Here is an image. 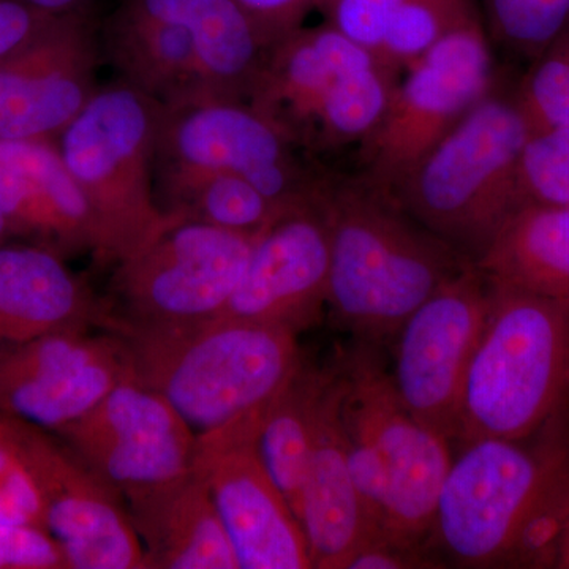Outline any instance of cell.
Masks as SVG:
<instances>
[{
	"label": "cell",
	"mask_w": 569,
	"mask_h": 569,
	"mask_svg": "<svg viewBox=\"0 0 569 569\" xmlns=\"http://www.w3.org/2000/svg\"><path fill=\"white\" fill-rule=\"evenodd\" d=\"M258 236L174 216L162 233L116 264L118 305L112 306L137 325L219 317L244 276Z\"/></svg>",
	"instance_id": "7c38bea8"
},
{
	"label": "cell",
	"mask_w": 569,
	"mask_h": 569,
	"mask_svg": "<svg viewBox=\"0 0 569 569\" xmlns=\"http://www.w3.org/2000/svg\"><path fill=\"white\" fill-rule=\"evenodd\" d=\"M112 332L129 348L137 377L197 433L264 411L305 361L296 332L238 318L151 326L119 316Z\"/></svg>",
	"instance_id": "3957f363"
},
{
	"label": "cell",
	"mask_w": 569,
	"mask_h": 569,
	"mask_svg": "<svg viewBox=\"0 0 569 569\" xmlns=\"http://www.w3.org/2000/svg\"><path fill=\"white\" fill-rule=\"evenodd\" d=\"M102 52L91 13L66 14L0 61V140H58L99 91Z\"/></svg>",
	"instance_id": "ac0fdd59"
},
{
	"label": "cell",
	"mask_w": 569,
	"mask_h": 569,
	"mask_svg": "<svg viewBox=\"0 0 569 569\" xmlns=\"http://www.w3.org/2000/svg\"><path fill=\"white\" fill-rule=\"evenodd\" d=\"M512 92L531 133L569 126V22L531 61Z\"/></svg>",
	"instance_id": "f1b7e54d"
},
{
	"label": "cell",
	"mask_w": 569,
	"mask_h": 569,
	"mask_svg": "<svg viewBox=\"0 0 569 569\" xmlns=\"http://www.w3.org/2000/svg\"><path fill=\"white\" fill-rule=\"evenodd\" d=\"M51 18L22 0H0V61L20 50Z\"/></svg>",
	"instance_id": "d590c367"
},
{
	"label": "cell",
	"mask_w": 569,
	"mask_h": 569,
	"mask_svg": "<svg viewBox=\"0 0 569 569\" xmlns=\"http://www.w3.org/2000/svg\"><path fill=\"white\" fill-rule=\"evenodd\" d=\"M164 212L236 231L260 234L282 217V209L242 176L209 173L159 190Z\"/></svg>",
	"instance_id": "484cf974"
},
{
	"label": "cell",
	"mask_w": 569,
	"mask_h": 569,
	"mask_svg": "<svg viewBox=\"0 0 569 569\" xmlns=\"http://www.w3.org/2000/svg\"><path fill=\"white\" fill-rule=\"evenodd\" d=\"M0 522L43 527V503L17 421L0 415Z\"/></svg>",
	"instance_id": "4dcf8cb0"
},
{
	"label": "cell",
	"mask_w": 569,
	"mask_h": 569,
	"mask_svg": "<svg viewBox=\"0 0 569 569\" xmlns=\"http://www.w3.org/2000/svg\"><path fill=\"white\" fill-rule=\"evenodd\" d=\"M490 43L535 58L569 22V0H481Z\"/></svg>",
	"instance_id": "83f0119b"
},
{
	"label": "cell",
	"mask_w": 569,
	"mask_h": 569,
	"mask_svg": "<svg viewBox=\"0 0 569 569\" xmlns=\"http://www.w3.org/2000/svg\"><path fill=\"white\" fill-rule=\"evenodd\" d=\"M133 376L114 332H52L0 350V415L54 433Z\"/></svg>",
	"instance_id": "2e32d148"
},
{
	"label": "cell",
	"mask_w": 569,
	"mask_h": 569,
	"mask_svg": "<svg viewBox=\"0 0 569 569\" xmlns=\"http://www.w3.org/2000/svg\"><path fill=\"white\" fill-rule=\"evenodd\" d=\"M478 20L477 0H406L389 22L376 59L400 77L438 41Z\"/></svg>",
	"instance_id": "4316f807"
},
{
	"label": "cell",
	"mask_w": 569,
	"mask_h": 569,
	"mask_svg": "<svg viewBox=\"0 0 569 569\" xmlns=\"http://www.w3.org/2000/svg\"><path fill=\"white\" fill-rule=\"evenodd\" d=\"M490 282L569 301V206H523L479 258Z\"/></svg>",
	"instance_id": "cb8c5ba5"
},
{
	"label": "cell",
	"mask_w": 569,
	"mask_h": 569,
	"mask_svg": "<svg viewBox=\"0 0 569 569\" xmlns=\"http://www.w3.org/2000/svg\"><path fill=\"white\" fill-rule=\"evenodd\" d=\"M530 133L515 92L496 88L391 193L427 230L478 263L519 209V159Z\"/></svg>",
	"instance_id": "8992f818"
},
{
	"label": "cell",
	"mask_w": 569,
	"mask_h": 569,
	"mask_svg": "<svg viewBox=\"0 0 569 569\" xmlns=\"http://www.w3.org/2000/svg\"><path fill=\"white\" fill-rule=\"evenodd\" d=\"M556 567L569 569V509L567 519H565L563 529H561L559 548H557Z\"/></svg>",
	"instance_id": "74e56055"
},
{
	"label": "cell",
	"mask_w": 569,
	"mask_h": 569,
	"mask_svg": "<svg viewBox=\"0 0 569 569\" xmlns=\"http://www.w3.org/2000/svg\"><path fill=\"white\" fill-rule=\"evenodd\" d=\"M443 561L438 559L430 546L410 545L397 541L387 535H372L362 541L348 560L346 569H422L441 568Z\"/></svg>",
	"instance_id": "836d02e7"
},
{
	"label": "cell",
	"mask_w": 569,
	"mask_h": 569,
	"mask_svg": "<svg viewBox=\"0 0 569 569\" xmlns=\"http://www.w3.org/2000/svg\"><path fill=\"white\" fill-rule=\"evenodd\" d=\"M0 569H69V561L43 527L0 522Z\"/></svg>",
	"instance_id": "d6a6232c"
},
{
	"label": "cell",
	"mask_w": 569,
	"mask_h": 569,
	"mask_svg": "<svg viewBox=\"0 0 569 569\" xmlns=\"http://www.w3.org/2000/svg\"><path fill=\"white\" fill-rule=\"evenodd\" d=\"M489 284L488 316L460 399L462 445L535 436L559 417L569 391V301Z\"/></svg>",
	"instance_id": "277c9868"
},
{
	"label": "cell",
	"mask_w": 569,
	"mask_h": 569,
	"mask_svg": "<svg viewBox=\"0 0 569 569\" xmlns=\"http://www.w3.org/2000/svg\"><path fill=\"white\" fill-rule=\"evenodd\" d=\"M328 310L366 346L395 339L407 318L473 261L419 223L389 190L329 168Z\"/></svg>",
	"instance_id": "7a4b0ae2"
},
{
	"label": "cell",
	"mask_w": 569,
	"mask_h": 569,
	"mask_svg": "<svg viewBox=\"0 0 569 569\" xmlns=\"http://www.w3.org/2000/svg\"><path fill=\"white\" fill-rule=\"evenodd\" d=\"M163 107L126 81L99 88L58 137L93 223L96 260L118 264L173 222L153 187V153Z\"/></svg>",
	"instance_id": "52a82bcc"
},
{
	"label": "cell",
	"mask_w": 569,
	"mask_h": 569,
	"mask_svg": "<svg viewBox=\"0 0 569 569\" xmlns=\"http://www.w3.org/2000/svg\"><path fill=\"white\" fill-rule=\"evenodd\" d=\"M32 9L51 17H66V14L91 13L92 0H22Z\"/></svg>",
	"instance_id": "8d00e7d4"
},
{
	"label": "cell",
	"mask_w": 569,
	"mask_h": 569,
	"mask_svg": "<svg viewBox=\"0 0 569 569\" xmlns=\"http://www.w3.org/2000/svg\"><path fill=\"white\" fill-rule=\"evenodd\" d=\"M119 312L36 244L0 246V350L61 331L112 332Z\"/></svg>",
	"instance_id": "44dd1931"
},
{
	"label": "cell",
	"mask_w": 569,
	"mask_h": 569,
	"mask_svg": "<svg viewBox=\"0 0 569 569\" xmlns=\"http://www.w3.org/2000/svg\"><path fill=\"white\" fill-rule=\"evenodd\" d=\"M7 238H10L9 228H7L6 217L0 212V246L6 244Z\"/></svg>",
	"instance_id": "f35d334b"
},
{
	"label": "cell",
	"mask_w": 569,
	"mask_h": 569,
	"mask_svg": "<svg viewBox=\"0 0 569 569\" xmlns=\"http://www.w3.org/2000/svg\"><path fill=\"white\" fill-rule=\"evenodd\" d=\"M406 0H323L326 22L376 58L396 10Z\"/></svg>",
	"instance_id": "1f68e13d"
},
{
	"label": "cell",
	"mask_w": 569,
	"mask_h": 569,
	"mask_svg": "<svg viewBox=\"0 0 569 569\" xmlns=\"http://www.w3.org/2000/svg\"><path fill=\"white\" fill-rule=\"evenodd\" d=\"M340 411L350 443L373 449L388 470L389 498L381 533L430 546L441 488L451 467V443L411 417L372 346L342 356Z\"/></svg>",
	"instance_id": "30bf717a"
},
{
	"label": "cell",
	"mask_w": 569,
	"mask_h": 569,
	"mask_svg": "<svg viewBox=\"0 0 569 569\" xmlns=\"http://www.w3.org/2000/svg\"><path fill=\"white\" fill-rule=\"evenodd\" d=\"M121 496L192 470L198 433L134 373L52 433Z\"/></svg>",
	"instance_id": "9a60e30c"
},
{
	"label": "cell",
	"mask_w": 569,
	"mask_h": 569,
	"mask_svg": "<svg viewBox=\"0 0 569 569\" xmlns=\"http://www.w3.org/2000/svg\"><path fill=\"white\" fill-rule=\"evenodd\" d=\"M227 18L216 0H122L102 51L121 80L162 107L231 99L224 81Z\"/></svg>",
	"instance_id": "8fae6325"
},
{
	"label": "cell",
	"mask_w": 569,
	"mask_h": 569,
	"mask_svg": "<svg viewBox=\"0 0 569 569\" xmlns=\"http://www.w3.org/2000/svg\"><path fill=\"white\" fill-rule=\"evenodd\" d=\"M399 78L325 21L268 48L247 102L321 162L376 129Z\"/></svg>",
	"instance_id": "5b68a950"
},
{
	"label": "cell",
	"mask_w": 569,
	"mask_h": 569,
	"mask_svg": "<svg viewBox=\"0 0 569 569\" xmlns=\"http://www.w3.org/2000/svg\"><path fill=\"white\" fill-rule=\"evenodd\" d=\"M122 497L146 569H239L211 492L193 467Z\"/></svg>",
	"instance_id": "603a6c76"
},
{
	"label": "cell",
	"mask_w": 569,
	"mask_h": 569,
	"mask_svg": "<svg viewBox=\"0 0 569 569\" xmlns=\"http://www.w3.org/2000/svg\"><path fill=\"white\" fill-rule=\"evenodd\" d=\"M406 73L358 144L356 173L389 192L497 88L482 20L449 33Z\"/></svg>",
	"instance_id": "9c48e42d"
},
{
	"label": "cell",
	"mask_w": 569,
	"mask_h": 569,
	"mask_svg": "<svg viewBox=\"0 0 569 569\" xmlns=\"http://www.w3.org/2000/svg\"><path fill=\"white\" fill-rule=\"evenodd\" d=\"M257 31L266 48L305 26L310 11L323 0H234Z\"/></svg>",
	"instance_id": "e575fe53"
},
{
	"label": "cell",
	"mask_w": 569,
	"mask_h": 569,
	"mask_svg": "<svg viewBox=\"0 0 569 569\" xmlns=\"http://www.w3.org/2000/svg\"><path fill=\"white\" fill-rule=\"evenodd\" d=\"M264 411L198 433L192 467L211 492L239 569L313 568L305 530L258 451Z\"/></svg>",
	"instance_id": "5bb4252c"
},
{
	"label": "cell",
	"mask_w": 569,
	"mask_h": 569,
	"mask_svg": "<svg viewBox=\"0 0 569 569\" xmlns=\"http://www.w3.org/2000/svg\"><path fill=\"white\" fill-rule=\"evenodd\" d=\"M340 396L336 365L318 411L299 498L298 520L318 569H346L355 550L372 535L348 463Z\"/></svg>",
	"instance_id": "7402d4cb"
},
{
	"label": "cell",
	"mask_w": 569,
	"mask_h": 569,
	"mask_svg": "<svg viewBox=\"0 0 569 569\" xmlns=\"http://www.w3.org/2000/svg\"><path fill=\"white\" fill-rule=\"evenodd\" d=\"M332 372L335 367H317L302 361L266 408L258 430L261 460L296 518L307 460L316 436L318 411Z\"/></svg>",
	"instance_id": "d4e9b609"
},
{
	"label": "cell",
	"mask_w": 569,
	"mask_h": 569,
	"mask_svg": "<svg viewBox=\"0 0 569 569\" xmlns=\"http://www.w3.org/2000/svg\"><path fill=\"white\" fill-rule=\"evenodd\" d=\"M560 415L523 440L463 445L438 498L430 541L466 568L556 567L569 509Z\"/></svg>",
	"instance_id": "6da1fadb"
},
{
	"label": "cell",
	"mask_w": 569,
	"mask_h": 569,
	"mask_svg": "<svg viewBox=\"0 0 569 569\" xmlns=\"http://www.w3.org/2000/svg\"><path fill=\"white\" fill-rule=\"evenodd\" d=\"M328 170L246 100L163 107L153 153L156 193L194 176L233 173L290 212L320 201Z\"/></svg>",
	"instance_id": "ba28073f"
},
{
	"label": "cell",
	"mask_w": 569,
	"mask_h": 569,
	"mask_svg": "<svg viewBox=\"0 0 569 569\" xmlns=\"http://www.w3.org/2000/svg\"><path fill=\"white\" fill-rule=\"evenodd\" d=\"M519 209L569 206V126L530 133L518 167Z\"/></svg>",
	"instance_id": "f546056e"
},
{
	"label": "cell",
	"mask_w": 569,
	"mask_h": 569,
	"mask_svg": "<svg viewBox=\"0 0 569 569\" xmlns=\"http://www.w3.org/2000/svg\"><path fill=\"white\" fill-rule=\"evenodd\" d=\"M0 212L29 244L96 257L91 209L54 140H0Z\"/></svg>",
	"instance_id": "ffe728a7"
},
{
	"label": "cell",
	"mask_w": 569,
	"mask_h": 569,
	"mask_svg": "<svg viewBox=\"0 0 569 569\" xmlns=\"http://www.w3.org/2000/svg\"><path fill=\"white\" fill-rule=\"evenodd\" d=\"M331 247L321 198L258 236L241 282L219 317L301 332L328 309Z\"/></svg>",
	"instance_id": "d6986e66"
},
{
	"label": "cell",
	"mask_w": 569,
	"mask_h": 569,
	"mask_svg": "<svg viewBox=\"0 0 569 569\" xmlns=\"http://www.w3.org/2000/svg\"><path fill=\"white\" fill-rule=\"evenodd\" d=\"M490 284L477 263L426 299L395 339L392 383L419 425L456 440L468 366L489 310Z\"/></svg>",
	"instance_id": "4fadbf2b"
},
{
	"label": "cell",
	"mask_w": 569,
	"mask_h": 569,
	"mask_svg": "<svg viewBox=\"0 0 569 569\" xmlns=\"http://www.w3.org/2000/svg\"><path fill=\"white\" fill-rule=\"evenodd\" d=\"M13 419L39 486L44 529L62 546L69 569H146L121 493L61 438Z\"/></svg>",
	"instance_id": "e0dca14e"
}]
</instances>
